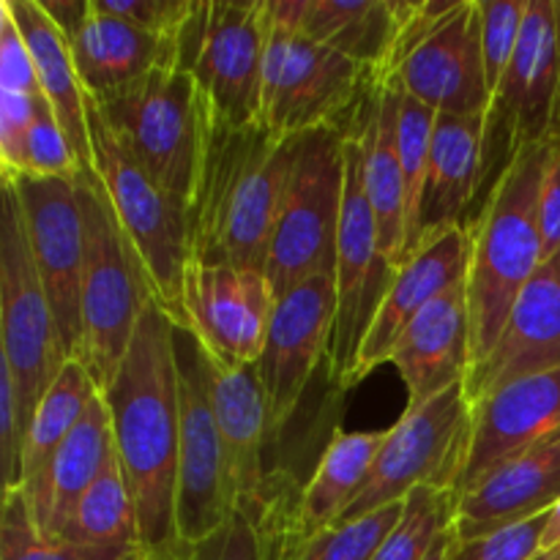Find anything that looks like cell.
Segmentation results:
<instances>
[{"instance_id":"cell-39","label":"cell","mask_w":560,"mask_h":560,"mask_svg":"<svg viewBox=\"0 0 560 560\" xmlns=\"http://www.w3.org/2000/svg\"><path fill=\"white\" fill-rule=\"evenodd\" d=\"M82 162L77 159L63 126L55 118L52 107L42 96L31 129L25 137V156H22V175L31 178H63L74 180L82 173ZM20 175V178H22Z\"/></svg>"},{"instance_id":"cell-33","label":"cell","mask_w":560,"mask_h":560,"mask_svg":"<svg viewBox=\"0 0 560 560\" xmlns=\"http://www.w3.org/2000/svg\"><path fill=\"white\" fill-rule=\"evenodd\" d=\"M60 539L115 552H131L140 547V520L118 457L77 501Z\"/></svg>"},{"instance_id":"cell-45","label":"cell","mask_w":560,"mask_h":560,"mask_svg":"<svg viewBox=\"0 0 560 560\" xmlns=\"http://www.w3.org/2000/svg\"><path fill=\"white\" fill-rule=\"evenodd\" d=\"M0 91L42 93L31 47L22 38L5 0H0Z\"/></svg>"},{"instance_id":"cell-26","label":"cell","mask_w":560,"mask_h":560,"mask_svg":"<svg viewBox=\"0 0 560 560\" xmlns=\"http://www.w3.org/2000/svg\"><path fill=\"white\" fill-rule=\"evenodd\" d=\"M490 115H438L430 142L424 191L419 208V249L446 230L463 228V217L487 175Z\"/></svg>"},{"instance_id":"cell-36","label":"cell","mask_w":560,"mask_h":560,"mask_svg":"<svg viewBox=\"0 0 560 560\" xmlns=\"http://www.w3.org/2000/svg\"><path fill=\"white\" fill-rule=\"evenodd\" d=\"M126 552L69 545L38 530L20 490L3 492L0 506V560H118Z\"/></svg>"},{"instance_id":"cell-6","label":"cell","mask_w":560,"mask_h":560,"mask_svg":"<svg viewBox=\"0 0 560 560\" xmlns=\"http://www.w3.org/2000/svg\"><path fill=\"white\" fill-rule=\"evenodd\" d=\"M91 102L135 162L189 211L206 148V102L195 80L164 66Z\"/></svg>"},{"instance_id":"cell-43","label":"cell","mask_w":560,"mask_h":560,"mask_svg":"<svg viewBox=\"0 0 560 560\" xmlns=\"http://www.w3.org/2000/svg\"><path fill=\"white\" fill-rule=\"evenodd\" d=\"M42 93L0 91V178L14 180L22 175L25 137L36 115Z\"/></svg>"},{"instance_id":"cell-41","label":"cell","mask_w":560,"mask_h":560,"mask_svg":"<svg viewBox=\"0 0 560 560\" xmlns=\"http://www.w3.org/2000/svg\"><path fill=\"white\" fill-rule=\"evenodd\" d=\"M93 9L102 14L120 16L140 31L153 33L159 38L178 42L180 31L189 22L195 0H91Z\"/></svg>"},{"instance_id":"cell-5","label":"cell","mask_w":560,"mask_h":560,"mask_svg":"<svg viewBox=\"0 0 560 560\" xmlns=\"http://www.w3.org/2000/svg\"><path fill=\"white\" fill-rule=\"evenodd\" d=\"M74 184L85 224L80 361L104 392L153 304V293L96 173L85 167Z\"/></svg>"},{"instance_id":"cell-44","label":"cell","mask_w":560,"mask_h":560,"mask_svg":"<svg viewBox=\"0 0 560 560\" xmlns=\"http://www.w3.org/2000/svg\"><path fill=\"white\" fill-rule=\"evenodd\" d=\"M22 443H25V416H22L20 394L9 370L0 364V479L3 492L20 487Z\"/></svg>"},{"instance_id":"cell-1","label":"cell","mask_w":560,"mask_h":560,"mask_svg":"<svg viewBox=\"0 0 560 560\" xmlns=\"http://www.w3.org/2000/svg\"><path fill=\"white\" fill-rule=\"evenodd\" d=\"M115 454L140 520V547L159 552L175 541L178 498L180 386L175 323L151 304L118 372L102 392Z\"/></svg>"},{"instance_id":"cell-3","label":"cell","mask_w":560,"mask_h":560,"mask_svg":"<svg viewBox=\"0 0 560 560\" xmlns=\"http://www.w3.org/2000/svg\"><path fill=\"white\" fill-rule=\"evenodd\" d=\"M547 162L550 142H536L514 153L495 175L479 219L470 222L474 249L465 279L470 315L468 375L492 353L514 301L545 260L539 200Z\"/></svg>"},{"instance_id":"cell-28","label":"cell","mask_w":560,"mask_h":560,"mask_svg":"<svg viewBox=\"0 0 560 560\" xmlns=\"http://www.w3.org/2000/svg\"><path fill=\"white\" fill-rule=\"evenodd\" d=\"M115 457L118 454H115L113 419H109L107 402L98 394L74 432L55 452L49 468L38 476V481L20 490L31 506L38 530L60 539L77 501Z\"/></svg>"},{"instance_id":"cell-21","label":"cell","mask_w":560,"mask_h":560,"mask_svg":"<svg viewBox=\"0 0 560 560\" xmlns=\"http://www.w3.org/2000/svg\"><path fill=\"white\" fill-rule=\"evenodd\" d=\"M474 405V438L457 492L503 459L560 435V366L503 383Z\"/></svg>"},{"instance_id":"cell-12","label":"cell","mask_w":560,"mask_h":560,"mask_svg":"<svg viewBox=\"0 0 560 560\" xmlns=\"http://www.w3.org/2000/svg\"><path fill=\"white\" fill-rule=\"evenodd\" d=\"M58 323L33 262L25 217L14 189L3 184L0 208V364L20 394L25 430L44 394L66 366Z\"/></svg>"},{"instance_id":"cell-11","label":"cell","mask_w":560,"mask_h":560,"mask_svg":"<svg viewBox=\"0 0 560 560\" xmlns=\"http://www.w3.org/2000/svg\"><path fill=\"white\" fill-rule=\"evenodd\" d=\"M370 88V71L268 14L257 124L271 135L290 140L320 126H350Z\"/></svg>"},{"instance_id":"cell-32","label":"cell","mask_w":560,"mask_h":560,"mask_svg":"<svg viewBox=\"0 0 560 560\" xmlns=\"http://www.w3.org/2000/svg\"><path fill=\"white\" fill-rule=\"evenodd\" d=\"M98 394L102 392H98L96 381L85 370V364L77 359L66 361L58 381L49 386V392L44 394V399L36 405L31 421H27L16 490H25L33 481H38V476L52 463L55 452L74 432V427L80 424V419Z\"/></svg>"},{"instance_id":"cell-35","label":"cell","mask_w":560,"mask_h":560,"mask_svg":"<svg viewBox=\"0 0 560 560\" xmlns=\"http://www.w3.org/2000/svg\"><path fill=\"white\" fill-rule=\"evenodd\" d=\"M457 492L419 487L402 501V517L388 530L372 560H427L454 525Z\"/></svg>"},{"instance_id":"cell-51","label":"cell","mask_w":560,"mask_h":560,"mask_svg":"<svg viewBox=\"0 0 560 560\" xmlns=\"http://www.w3.org/2000/svg\"><path fill=\"white\" fill-rule=\"evenodd\" d=\"M530 560H560V545L552 547V550H539Z\"/></svg>"},{"instance_id":"cell-15","label":"cell","mask_w":560,"mask_h":560,"mask_svg":"<svg viewBox=\"0 0 560 560\" xmlns=\"http://www.w3.org/2000/svg\"><path fill=\"white\" fill-rule=\"evenodd\" d=\"M20 200L33 262L58 323L66 359H82V268L85 224L74 180L22 178L3 180Z\"/></svg>"},{"instance_id":"cell-48","label":"cell","mask_w":560,"mask_h":560,"mask_svg":"<svg viewBox=\"0 0 560 560\" xmlns=\"http://www.w3.org/2000/svg\"><path fill=\"white\" fill-rule=\"evenodd\" d=\"M560 545V498L556 506L547 514L545 534H541V550H552V547Z\"/></svg>"},{"instance_id":"cell-9","label":"cell","mask_w":560,"mask_h":560,"mask_svg":"<svg viewBox=\"0 0 560 560\" xmlns=\"http://www.w3.org/2000/svg\"><path fill=\"white\" fill-rule=\"evenodd\" d=\"M470 438L474 405L465 383H454L421 405H408L402 419L386 430V443L364 487L337 523H350L383 506L402 503L419 487L457 492L470 454Z\"/></svg>"},{"instance_id":"cell-22","label":"cell","mask_w":560,"mask_h":560,"mask_svg":"<svg viewBox=\"0 0 560 560\" xmlns=\"http://www.w3.org/2000/svg\"><path fill=\"white\" fill-rule=\"evenodd\" d=\"M560 498V435L503 459L457 492L454 534L474 541L550 512Z\"/></svg>"},{"instance_id":"cell-17","label":"cell","mask_w":560,"mask_h":560,"mask_svg":"<svg viewBox=\"0 0 560 560\" xmlns=\"http://www.w3.org/2000/svg\"><path fill=\"white\" fill-rule=\"evenodd\" d=\"M337 326V284L334 273L304 279L273 306L266 348L255 364L268 397L271 435H277L299 408L323 359H328Z\"/></svg>"},{"instance_id":"cell-42","label":"cell","mask_w":560,"mask_h":560,"mask_svg":"<svg viewBox=\"0 0 560 560\" xmlns=\"http://www.w3.org/2000/svg\"><path fill=\"white\" fill-rule=\"evenodd\" d=\"M550 514V512H547ZM547 514L474 541H457L448 560H530L541 550Z\"/></svg>"},{"instance_id":"cell-27","label":"cell","mask_w":560,"mask_h":560,"mask_svg":"<svg viewBox=\"0 0 560 560\" xmlns=\"http://www.w3.org/2000/svg\"><path fill=\"white\" fill-rule=\"evenodd\" d=\"M408 388V405H421L454 383H465L470 370V315L465 282L443 293L419 312L402 331L392 361Z\"/></svg>"},{"instance_id":"cell-29","label":"cell","mask_w":560,"mask_h":560,"mask_svg":"<svg viewBox=\"0 0 560 560\" xmlns=\"http://www.w3.org/2000/svg\"><path fill=\"white\" fill-rule=\"evenodd\" d=\"M77 77L88 98L129 85L164 66H178V42L140 31L120 16L93 9L85 25L69 38Z\"/></svg>"},{"instance_id":"cell-52","label":"cell","mask_w":560,"mask_h":560,"mask_svg":"<svg viewBox=\"0 0 560 560\" xmlns=\"http://www.w3.org/2000/svg\"><path fill=\"white\" fill-rule=\"evenodd\" d=\"M118 560H148V558H145V550H142V547H137V550L126 552V556L118 558Z\"/></svg>"},{"instance_id":"cell-19","label":"cell","mask_w":560,"mask_h":560,"mask_svg":"<svg viewBox=\"0 0 560 560\" xmlns=\"http://www.w3.org/2000/svg\"><path fill=\"white\" fill-rule=\"evenodd\" d=\"M206 353V350H202ZM208 388H211L213 413L222 430L233 476L235 509L249 514L260 528L282 514L277 481L262 468V448L271 438L268 397L255 366H230L206 353Z\"/></svg>"},{"instance_id":"cell-38","label":"cell","mask_w":560,"mask_h":560,"mask_svg":"<svg viewBox=\"0 0 560 560\" xmlns=\"http://www.w3.org/2000/svg\"><path fill=\"white\" fill-rule=\"evenodd\" d=\"M148 560H268V541L260 525L235 509L213 534L197 541H180L159 552H145Z\"/></svg>"},{"instance_id":"cell-2","label":"cell","mask_w":560,"mask_h":560,"mask_svg":"<svg viewBox=\"0 0 560 560\" xmlns=\"http://www.w3.org/2000/svg\"><path fill=\"white\" fill-rule=\"evenodd\" d=\"M295 137L224 126L206 113V148L189 206L191 262L266 271Z\"/></svg>"},{"instance_id":"cell-10","label":"cell","mask_w":560,"mask_h":560,"mask_svg":"<svg viewBox=\"0 0 560 560\" xmlns=\"http://www.w3.org/2000/svg\"><path fill=\"white\" fill-rule=\"evenodd\" d=\"M266 42L268 0H195L178 36V69L195 80L213 120L257 124Z\"/></svg>"},{"instance_id":"cell-20","label":"cell","mask_w":560,"mask_h":560,"mask_svg":"<svg viewBox=\"0 0 560 560\" xmlns=\"http://www.w3.org/2000/svg\"><path fill=\"white\" fill-rule=\"evenodd\" d=\"M470 249H474L470 224H463L421 244L410 260L394 271L375 317L361 339L345 388L359 386L377 366L388 364L399 337L419 317V312L468 279Z\"/></svg>"},{"instance_id":"cell-13","label":"cell","mask_w":560,"mask_h":560,"mask_svg":"<svg viewBox=\"0 0 560 560\" xmlns=\"http://www.w3.org/2000/svg\"><path fill=\"white\" fill-rule=\"evenodd\" d=\"M175 355H178L180 386L175 539L197 541L213 534L235 512V492L222 430L208 388L206 353L195 334L178 326H175Z\"/></svg>"},{"instance_id":"cell-40","label":"cell","mask_w":560,"mask_h":560,"mask_svg":"<svg viewBox=\"0 0 560 560\" xmlns=\"http://www.w3.org/2000/svg\"><path fill=\"white\" fill-rule=\"evenodd\" d=\"M481 14V52H485V71L490 96L501 88L514 52H517L520 33H523L525 14L530 0H476Z\"/></svg>"},{"instance_id":"cell-47","label":"cell","mask_w":560,"mask_h":560,"mask_svg":"<svg viewBox=\"0 0 560 560\" xmlns=\"http://www.w3.org/2000/svg\"><path fill=\"white\" fill-rule=\"evenodd\" d=\"M38 3L66 38L74 36L91 16V0H38Z\"/></svg>"},{"instance_id":"cell-23","label":"cell","mask_w":560,"mask_h":560,"mask_svg":"<svg viewBox=\"0 0 560 560\" xmlns=\"http://www.w3.org/2000/svg\"><path fill=\"white\" fill-rule=\"evenodd\" d=\"M560 366V249L545 257L509 315L485 364L465 381L470 402L503 383Z\"/></svg>"},{"instance_id":"cell-25","label":"cell","mask_w":560,"mask_h":560,"mask_svg":"<svg viewBox=\"0 0 560 560\" xmlns=\"http://www.w3.org/2000/svg\"><path fill=\"white\" fill-rule=\"evenodd\" d=\"M361 140V178L377 224L381 252L392 271L405 266L408 213L399 164V91L394 82H372L359 115L350 120Z\"/></svg>"},{"instance_id":"cell-46","label":"cell","mask_w":560,"mask_h":560,"mask_svg":"<svg viewBox=\"0 0 560 560\" xmlns=\"http://www.w3.org/2000/svg\"><path fill=\"white\" fill-rule=\"evenodd\" d=\"M541 241H545V257L560 249V148L550 145V162H547L545 180H541L539 200Z\"/></svg>"},{"instance_id":"cell-18","label":"cell","mask_w":560,"mask_h":560,"mask_svg":"<svg viewBox=\"0 0 560 560\" xmlns=\"http://www.w3.org/2000/svg\"><path fill=\"white\" fill-rule=\"evenodd\" d=\"M558 82L560 0H530L517 52L490 107L487 148L492 142L503 153L501 170L517 151L550 140Z\"/></svg>"},{"instance_id":"cell-7","label":"cell","mask_w":560,"mask_h":560,"mask_svg":"<svg viewBox=\"0 0 560 560\" xmlns=\"http://www.w3.org/2000/svg\"><path fill=\"white\" fill-rule=\"evenodd\" d=\"M438 115H490L476 0L402 3V27L386 77Z\"/></svg>"},{"instance_id":"cell-31","label":"cell","mask_w":560,"mask_h":560,"mask_svg":"<svg viewBox=\"0 0 560 560\" xmlns=\"http://www.w3.org/2000/svg\"><path fill=\"white\" fill-rule=\"evenodd\" d=\"M386 443L383 432H342L337 430L317 463L315 474L301 490L293 509L290 530L315 534L337 523L364 487L377 454Z\"/></svg>"},{"instance_id":"cell-16","label":"cell","mask_w":560,"mask_h":560,"mask_svg":"<svg viewBox=\"0 0 560 560\" xmlns=\"http://www.w3.org/2000/svg\"><path fill=\"white\" fill-rule=\"evenodd\" d=\"M277 290L260 268L189 262L184 279L186 331L230 366H255L266 348Z\"/></svg>"},{"instance_id":"cell-34","label":"cell","mask_w":560,"mask_h":560,"mask_svg":"<svg viewBox=\"0 0 560 560\" xmlns=\"http://www.w3.org/2000/svg\"><path fill=\"white\" fill-rule=\"evenodd\" d=\"M402 517V503H392L366 517L328 525L315 534L290 530V520L266 528L268 560H372L388 530Z\"/></svg>"},{"instance_id":"cell-30","label":"cell","mask_w":560,"mask_h":560,"mask_svg":"<svg viewBox=\"0 0 560 560\" xmlns=\"http://www.w3.org/2000/svg\"><path fill=\"white\" fill-rule=\"evenodd\" d=\"M22 38L27 42L36 66L42 96L63 126L82 167H91V137H88V96L77 77L69 38L44 14L38 0H5Z\"/></svg>"},{"instance_id":"cell-49","label":"cell","mask_w":560,"mask_h":560,"mask_svg":"<svg viewBox=\"0 0 560 560\" xmlns=\"http://www.w3.org/2000/svg\"><path fill=\"white\" fill-rule=\"evenodd\" d=\"M454 545H457V534H454V525H452V528H448L446 534L441 536V541L432 547L430 558H427V560H448V556H452V550H454Z\"/></svg>"},{"instance_id":"cell-4","label":"cell","mask_w":560,"mask_h":560,"mask_svg":"<svg viewBox=\"0 0 560 560\" xmlns=\"http://www.w3.org/2000/svg\"><path fill=\"white\" fill-rule=\"evenodd\" d=\"M88 137H91V170L107 191L115 219L145 271L153 304L175 326L184 328V279L191 262L189 211L135 162L91 98H88Z\"/></svg>"},{"instance_id":"cell-8","label":"cell","mask_w":560,"mask_h":560,"mask_svg":"<svg viewBox=\"0 0 560 560\" xmlns=\"http://www.w3.org/2000/svg\"><path fill=\"white\" fill-rule=\"evenodd\" d=\"M348 126H320L295 137L266 273L277 299L304 279L334 273L345 197Z\"/></svg>"},{"instance_id":"cell-37","label":"cell","mask_w":560,"mask_h":560,"mask_svg":"<svg viewBox=\"0 0 560 560\" xmlns=\"http://www.w3.org/2000/svg\"><path fill=\"white\" fill-rule=\"evenodd\" d=\"M399 91V88H397ZM438 113L421 104L419 98L399 91V164H402L405 180V213H408V249L405 262L419 244V208L421 191H424L427 164H430V142L435 129Z\"/></svg>"},{"instance_id":"cell-14","label":"cell","mask_w":560,"mask_h":560,"mask_svg":"<svg viewBox=\"0 0 560 560\" xmlns=\"http://www.w3.org/2000/svg\"><path fill=\"white\" fill-rule=\"evenodd\" d=\"M392 277L394 271L381 252L375 213L366 200L364 178H361V140L353 126H348L345 197L337 235V262H334L337 326H334V342L328 353V372L339 388L348 383L361 339L375 317Z\"/></svg>"},{"instance_id":"cell-24","label":"cell","mask_w":560,"mask_h":560,"mask_svg":"<svg viewBox=\"0 0 560 560\" xmlns=\"http://www.w3.org/2000/svg\"><path fill=\"white\" fill-rule=\"evenodd\" d=\"M271 20L383 80L402 27L399 0H268Z\"/></svg>"},{"instance_id":"cell-50","label":"cell","mask_w":560,"mask_h":560,"mask_svg":"<svg viewBox=\"0 0 560 560\" xmlns=\"http://www.w3.org/2000/svg\"><path fill=\"white\" fill-rule=\"evenodd\" d=\"M550 145L560 148V82H558V96H556V109H552V126H550Z\"/></svg>"}]
</instances>
